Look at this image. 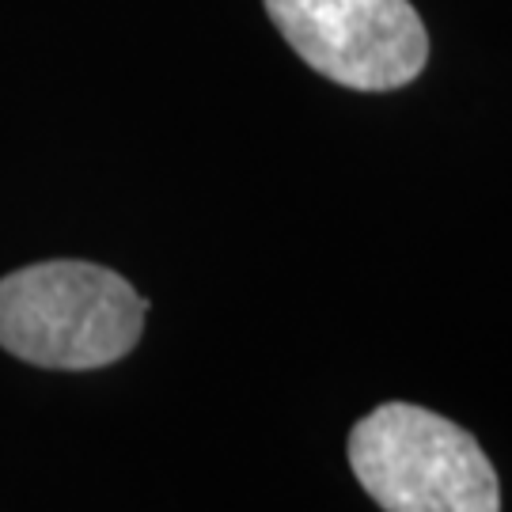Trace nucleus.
<instances>
[{
	"instance_id": "nucleus-1",
	"label": "nucleus",
	"mask_w": 512,
	"mask_h": 512,
	"mask_svg": "<svg viewBox=\"0 0 512 512\" xmlns=\"http://www.w3.org/2000/svg\"><path fill=\"white\" fill-rule=\"evenodd\" d=\"M148 300L95 262H38L0 277V349L38 368L88 372L141 342Z\"/></svg>"
},
{
	"instance_id": "nucleus-2",
	"label": "nucleus",
	"mask_w": 512,
	"mask_h": 512,
	"mask_svg": "<svg viewBox=\"0 0 512 512\" xmlns=\"http://www.w3.org/2000/svg\"><path fill=\"white\" fill-rule=\"evenodd\" d=\"M349 467L384 512H501V478L475 433L414 403H384L353 425Z\"/></svg>"
},
{
	"instance_id": "nucleus-3",
	"label": "nucleus",
	"mask_w": 512,
	"mask_h": 512,
	"mask_svg": "<svg viewBox=\"0 0 512 512\" xmlns=\"http://www.w3.org/2000/svg\"><path fill=\"white\" fill-rule=\"evenodd\" d=\"M285 42L353 92H391L425 69L429 35L410 0H266Z\"/></svg>"
}]
</instances>
